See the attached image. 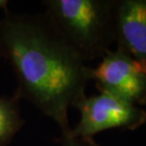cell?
Wrapping results in <instances>:
<instances>
[{
    "instance_id": "cell-1",
    "label": "cell",
    "mask_w": 146,
    "mask_h": 146,
    "mask_svg": "<svg viewBox=\"0 0 146 146\" xmlns=\"http://www.w3.org/2000/svg\"><path fill=\"white\" fill-rule=\"evenodd\" d=\"M0 57L18 81L20 98L71 130L68 112L86 96L91 67L53 27L45 14L6 11L0 20Z\"/></svg>"
},
{
    "instance_id": "cell-2",
    "label": "cell",
    "mask_w": 146,
    "mask_h": 146,
    "mask_svg": "<svg viewBox=\"0 0 146 146\" xmlns=\"http://www.w3.org/2000/svg\"><path fill=\"white\" fill-rule=\"evenodd\" d=\"M45 16L84 62L116 44L117 0H44Z\"/></svg>"
},
{
    "instance_id": "cell-3",
    "label": "cell",
    "mask_w": 146,
    "mask_h": 146,
    "mask_svg": "<svg viewBox=\"0 0 146 146\" xmlns=\"http://www.w3.org/2000/svg\"><path fill=\"white\" fill-rule=\"evenodd\" d=\"M74 108L78 110L80 118L69 133L76 138L94 139L106 130H137L146 122V111L141 106L107 92L84 96Z\"/></svg>"
},
{
    "instance_id": "cell-4",
    "label": "cell",
    "mask_w": 146,
    "mask_h": 146,
    "mask_svg": "<svg viewBox=\"0 0 146 146\" xmlns=\"http://www.w3.org/2000/svg\"><path fill=\"white\" fill-rule=\"evenodd\" d=\"M99 92H107L139 106L146 104V75L123 49L115 46L90 69Z\"/></svg>"
},
{
    "instance_id": "cell-5",
    "label": "cell",
    "mask_w": 146,
    "mask_h": 146,
    "mask_svg": "<svg viewBox=\"0 0 146 146\" xmlns=\"http://www.w3.org/2000/svg\"><path fill=\"white\" fill-rule=\"evenodd\" d=\"M146 75V0H117L116 44Z\"/></svg>"
},
{
    "instance_id": "cell-6",
    "label": "cell",
    "mask_w": 146,
    "mask_h": 146,
    "mask_svg": "<svg viewBox=\"0 0 146 146\" xmlns=\"http://www.w3.org/2000/svg\"><path fill=\"white\" fill-rule=\"evenodd\" d=\"M20 95H0V146H8L23 128L25 120L21 115Z\"/></svg>"
},
{
    "instance_id": "cell-7",
    "label": "cell",
    "mask_w": 146,
    "mask_h": 146,
    "mask_svg": "<svg viewBox=\"0 0 146 146\" xmlns=\"http://www.w3.org/2000/svg\"><path fill=\"white\" fill-rule=\"evenodd\" d=\"M69 132L60 134V137L58 139L60 146H100L94 139L76 138V137H73Z\"/></svg>"
},
{
    "instance_id": "cell-8",
    "label": "cell",
    "mask_w": 146,
    "mask_h": 146,
    "mask_svg": "<svg viewBox=\"0 0 146 146\" xmlns=\"http://www.w3.org/2000/svg\"><path fill=\"white\" fill-rule=\"evenodd\" d=\"M8 4H9V2L6 1V0H0V10L6 11L8 8Z\"/></svg>"
}]
</instances>
